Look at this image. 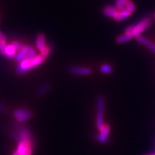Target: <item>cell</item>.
<instances>
[{
    "label": "cell",
    "mask_w": 155,
    "mask_h": 155,
    "mask_svg": "<svg viewBox=\"0 0 155 155\" xmlns=\"http://www.w3.org/2000/svg\"><path fill=\"white\" fill-rule=\"evenodd\" d=\"M151 22L152 21H151L150 17H145V18L141 19L140 22H139L137 25H131V26L127 28L125 30V34L131 35L136 37V38L140 36V35L150 26Z\"/></svg>",
    "instance_id": "obj_1"
},
{
    "label": "cell",
    "mask_w": 155,
    "mask_h": 155,
    "mask_svg": "<svg viewBox=\"0 0 155 155\" xmlns=\"http://www.w3.org/2000/svg\"><path fill=\"white\" fill-rule=\"evenodd\" d=\"M96 106H97V113H96V125L97 128L99 131L104 127V108H105V98L102 95H99L96 98Z\"/></svg>",
    "instance_id": "obj_2"
},
{
    "label": "cell",
    "mask_w": 155,
    "mask_h": 155,
    "mask_svg": "<svg viewBox=\"0 0 155 155\" xmlns=\"http://www.w3.org/2000/svg\"><path fill=\"white\" fill-rule=\"evenodd\" d=\"M69 72L75 75H89L91 73V70L86 67L71 66L69 68Z\"/></svg>",
    "instance_id": "obj_3"
},
{
    "label": "cell",
    "mask_w": 155,
    "mask_h": 155,
    "mask_svg": "<svg viewBox=\"0 0 155 155\" xmlns=\"http://www.w3.org/2000/svg\"><path fill=\"white\" fill-rule=\"evenodd\" d=\"M32 47L30 45H24V47L21 50L18 51L15 55V61L17 62H21L23 60L28 59L29 53H30L31 49H32Z\"/></svg>",
    "instance_id": "obj_4"
},
{
    "label": "cell",
    "mask_w": 155,
    "mask_h": 155,
    "mask_svg": "<svg viewBox=\"0 0 155 155\" xmlns=\"http://www.w3.org/2000/svg\"><path fill=\"white\" fill-rule=\"evenodd\" d=\"M46 46V38L44 34L40 33L36 37L35 39V47L37 50L41 52Z\"/></svg>",
    "instance_id": "obj_5"
},
{
    "label": "cell",
    "mask_w": 155,
    "mask_h": 155,
    "mask_svg": "<svg viewBox=\"0 0 155 155\" xmlns=\"http://www.w3.org/2000/svg\"><path fill=\"white\" fill-rule=\"evenodd\" d=\"M119 10H118L116 7H112V6H106L103 9V13L104 15L109 18L115 19L116 15H118Z\"/></svg>",
    "instance_id": "obj_6"
},
{
    "label": "cell",
    "mask_w": 155,
    "mask_h": 155,
    "mask_svg": "<svg viewBox=\"0 0 155 155\" xmlns=\"http://www.w3.org/2000/svg\"><path fill=\"white\" fill-rule=\"evenodd\" d=\"M100 131V134L98 137V140L100 142H106L107 141L108 136L110 132V127L108 124L104 125Z\"/></svg>",
    "instance_id": "obj_7"
},
{
    "label": "cell",
    "mask_w": 155,
    "mask_h": 155,
    "mask_svg": "<svg viewBox=\"0 0 155 155\" xmlns=\"http://www.w3.org/2000/svg\"><path fill=\"white\" fill-rule=\"evenodd\" d=\"M136 39H137V42H140L141 44H143V45H146L147 47L153 53L155 54V45L153 44L152 42H150L148 39L145 38H144V37H142L141 35L137 37Z\"/></svg>",
    "instance_id": "obj_8"
},
{
    "label": "cell",
    "mask_w": 155,
    "mask_h": 155,
    "mask_svg": "<svg viewBox=\"0 0 155 155\" xmlns=\"http://www.w3.org/2000/svg\"><path fill=\"white\" fill-rule=\"evenodd\" d=\"M51 85L48 83H45L41 86H39L38 88L36 90V95L38 96H42L46 94L51 89Z\"/></svg>",
    "instance_id": "obj_9"
},
{
    "label": "cell",
    "mask_w": 155,
    "mask_h": 155,
    "mask_svg": "<svg viewBox=\"0 0 155 155\" xmlns=\"http://www.w3.org/2000/svg\"><path fill=\"white\" fill-rule=\"evenodd\" d=\"M16 54H17L16 48H15L11 43L7 45V48H6L5 57L12 59V58H15Z\"/></svg>",
    "instance_id": "obj_10"
},
{
    "label": "cell",
    "mask_w": 155,
    "mask_h": 155,
    "mask_svg": "<svg viewBox=\"0 0 155 155\" xmlns=\"http://www.w3.org/2000/svg\"><path fill=\"white\" fill-rule=\"evenodd\" d=\"M32 116H33V113H32V111H28V110H26V111H25L24 113L22 114V115H20L19 117H17L16 120L18 123L22 124V123H24L25 121L30 119L32 117Z\"/></svg>",
    "instance_id": "obj_11"
},
{
    "label": "cell",
    "mask_w": 155,
    "mask_h": 155,
    "mask_svg": "<svg viewBox=\"0 0 155 155\" xmlns=\"http://www.w3.org/2000/svg\"><path fill=\"white\" fill-rule=\"evenodd\" d=\"M131 13L129 11H128L127 9H122V10L119 11L118 12V15H116V17H115V20L116 21H121L124 20V19L128 18L131 16Z\"/></svg>",
    "instance_id": "obj_12"
},
{
    "label": "cell",
    "mask_w": 155,
    "mask_h": 155,
    "mask_svg": "<svg viewBox=\"0 0 155 155\" xmlns=\"http://www.w3.org/2000/svg\"><path fill=\"white\" fill-rule=\"evenodd\" d=\"M132 38H133V36L131 35L124 33L123 35L118 37V38H116V42H117L118 43H119V44L125 43V42H127L128 41H129V40H131V39H132Z\"/></svg>",
    "instance_id": "obj_13"
},
{
    "label": "cell",
    "mask_w": 155,
    "mask_h": 155,
    "mask_svg": "<svg viewBox=\"0 0 155 155\" xmlns=\"http://www.w3.org/2000/svg\"><path fill=\"white\" fill-rule=\"evenodd\" d=\"M52 50H53V48H52L51 45H46V46L45 47L44 49L42 50L40 54H41L42 56H44L45 58H47L48 56L51 54Z\"/></svg>",
    "instance_id": "obj_14"
},
{
    "label": "cell",
    "mask_w": 155,
    "mask_h": 155,
    "mask_svg": "<svg viewBox=\"0 0 155 155\" xmlns=\"http://www.w3.org/2000/svg\"><path fill=\"white\" fill-rule=\"evenodd\" d=\"M112 71H113L112 67L110 65H107V64H104L100 67V71L104 74H109L112 72Z\"/></svg>",
    "instance_id": "obj_15"
},
{
    "label": "cell",
    "mask_w": 155,
    "mask_h": 155,
    "mask_svg": "<svg viewBox=\"0 0 155 155\" xmlns=\"http://www.w3.org/2000/svg\"><path fill=\"white\" fill-rule=\"evenodd\" d=\"M125 7H126V9H127L128 11L130 12L131 13L134 12H135V10H136L135 5H134V3L131 1H130V0H128L127 4H126V5H125Z\"/></svg>",
    "instance_id": "obj_16"
},
{
    "label": "cell",
    "mask_w": 155,
    "mask_h": 155,
    "mask_svg": "<svg viewBox=\"0 0 155 155\" xmlns=\"http://www.w3.org/2000/svg\"><path fill=\"white\" fill-rule=\"evenodd\" d=\"M128 0H117L116 2V8L119 11L124 9V7H125L126 4H127Z\"/></svg>",
    "instance_id": "obj_17"
},
{
    "label": "cell",
    "mask_w": 155,
    "mask_h": 155,
    "mask_svg": "<svg viewBox=\"0 0 155 155\" xmlns=\"http://www.w3.org/2000/svg\"><path fill=\"white\" fill-rule=\"evenodd\" d=\"M27 109H25V108H17V109L15 110L14 111H13V116L15 118V119H17V117H19V116L22 115V114L24 113V112L26 111Z\"/></svg>",
    "instance_id": "obj_18"
},
{
    "label": "cell",
    "mask_w": 155,
    "mask_h": 155,
    "mask_svg": "<svg viewBox=\"0 0 155 155\" xmlns=\"http://www.w3.org/2000/svg\"><path fill=\"white\" fill-rule=\"evenodd\" d=\"M7 42L6 41H2L0 42V54L2 55L3 56H5V51L6 48H7Z\"/></svg>",
    "instance_id": "obj_19"
},
{
    "label": "cell",
    "mask_w": 155,
    "mask_h": 155,
    "mask_svg": "<svg viewBox=\"0 0 155 155\" xmlns=\"http://www.w3.org/2000/svg\"><path fill=\"white\" fill-rule=\"evenodd\" d=\"M11 44L12 45L14 46L15 48H16V50H17V51H19V50H21L23 48V47H24V45H22V43H21V42H19L13 41Z\"/></svg>",
    "instance_id": "obj_20"
},
{
    "label": "cell",
    "mask_w": 155,
    "mask_h": 155,
    "mask_svg": "<svg viewBox=\"0 0 155 155\" xmlns=\"http://www.w3.org/2000/svg\"><path fill=\"white\" fill-rule=\"evenodd\" d=\"M2 41H6L7 42V38L5 35V34L2 33V32L0 31V42Z\"/></svg>",
    "instance_id": "obj_21"
},
{
    "label": "cell",
    "mask_w": 155,
    "mask_h": 155,
    "mask_svg": "<svg viewBox=\"0 0 155 155\" xmlns=\"http://www.w3.org/2000/svg\"><path fill=\"white\" fill-rule=\"evenodd\" d=\"M6 108H7L6 104H2V103H0V112L5 111V110L6 109Z\"/></svg>",
    "instance_id": "obj_22"
},
{
    "label": "cell",
    "mask_w": 155,
    "mask_h": 155,
    "mask_svg": "<svg viewBox=\"0 0 155 155\" xmlns=\"http://www.w3.org/2000/svg\"><path fill=\"white\" fill-rule=\"evenodd\" d=\"M12 155H19V154L16 152V151H15V152H14L12 153Z\"/></svg>",
    "instance_id": "obj_23"
},
{
    "label": "cell",
    "mask_w": 155,
    "mask_h": 155,
    "mask_svg": "<svg viewBox=\"0 0 155 155\" xmlns=\"http://www.w3.org/2000/svg\"><path fill=\"white\" fill-rule=\"evenodd\" d=\"M150 155H155V154H150Z\"/></svg>",
    "instance_id": "obj_24"
},
{
    "label": "cell",
    "mask_w": 155,
    "mask_h": 155,
    "mask_svg": "<svg viewBox=\"0 0 155 155\" xmlns=\"http://www.w3.org/2000/svg\"><path fill=\"white\" fill-rule=\"evenodd\" d=\"M154 18H155V15H154Z\"/></svg>",
    "instance_id": "obj_25"
}]
</instances>
